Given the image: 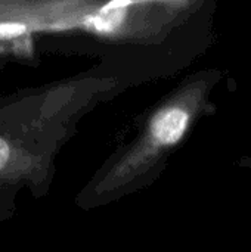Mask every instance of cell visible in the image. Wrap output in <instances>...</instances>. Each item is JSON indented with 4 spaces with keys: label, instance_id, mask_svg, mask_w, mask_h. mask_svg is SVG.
Returning a JSON list of instances; mask_svg holds the SVG:
<instances>
[{
    "label": "cell",
    "instance_id": "1",
    "mask_svg": "<svg viewBox=\"0 0 251 252\" xmlns=\"http://www.w3.org/2000/svg\"><path fill=\"white\" fill-rule=\"evenodd\" d=\"M189 124V114L179 106H170L157 114L151 124V133L158 145L169 146L178 143Z\"/></svg>",
    "mask_w": 251,
    "mask_h": 252
},
{
    "label": "cell",
    "instance_id": "2",
    "mask_svg": "<svg viewBox=\"0 0 251 252\" xmlns=\"http://www.w3.org/2000/svg\"><path fill=\"white\" fill-rule=\"evenodd\" d=\"M10 157H12V149L9 142L0 136V173L7 167V164L10 162Z\"/></svg>",
    "mask_w": 251,
    "mask_h": 252
}]
</instances>
